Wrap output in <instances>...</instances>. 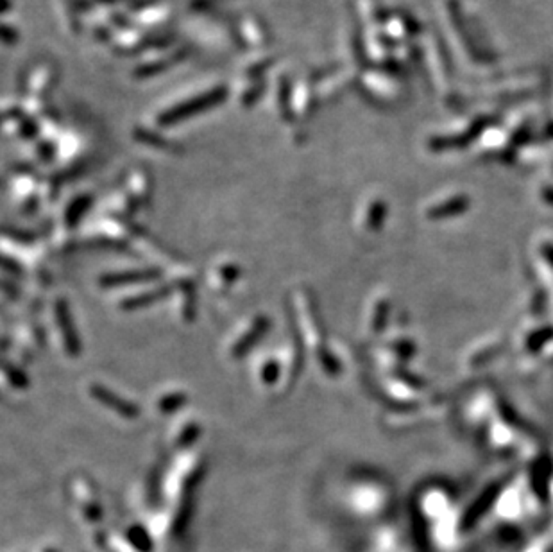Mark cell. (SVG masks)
<instances>
[{"label":"cell","instance_id":"6da1fadb","mask_svg":"<svg viewBox=\"0 0 553 552\" xmlns=\"http://www.w3.org/2000/svg\"><path fill=\"white\" fill-rule=\"evenodd\" d=\"M90 393L91 397L95 398L99 404H104L108 409H111V411L117 412L122 418H136L138 416V407L135 404L124 400L122 397H118V395L111 393L104 386H100V384H93L90 388Z\"/></svg>","mask_w":553,"mask_h":552},{"label":"cell","instance_id":"7a4b0ae2","mask_svg":"<svg viewBox=\"0 0 553 552\" xmlns=\"http://www.w3.org/2000/svg\"><path fill=\"white\" fill-rule=\"evenodd\" d=\"M267 327H269V321L265 320V318H262V316L254 318V320L251 321L249 327H247L245 330H242V332L238 333V338L232 342V346H229V353H232V357H235L236 359V357L244 355L245 351L249 350L254 342L262 338V333L267 330Z\"/></svg>","mask_w":553,"mask_h":552},{"label":"cell","instance_id":"3957f363","mask_svg":"<svg viewBox=\"0 0 553 552\" xmlns=\"http://www.w3.org/2000/svg\"><path fill=\"white\" fill-rule=\"evenodd\" d=\"M56 321H58V327L61 330V342H63V348L67 351L68 355H76L79 351V342L78 338H76V330H74V324L68 318V311L67 307L63 303H56Z\"/></svg>","mask_w":553,"mask_h":552},{"label":"cell","instance_id":"277c9868","mask_svg":"<svg viewBox=\"0 0 553 552\" xmlns=\"http://www.w3.org/2000/svg\"><path fill=\"white\" fill-rule=\"evenodd\" d=\"M155 271H124V273H115L109 274L102 280L104 285H126V283H135V282H146L155 276Z\"/></svg>","mask_w":553,"mask_h":552},{"label":"cell","instance_id":"5b68a950","mask_svg":"<svg viewBox=\"0 0 553 552\" xmlns=\"http://www.w3.org/2000/svg\"><path fill=\"white\" fill-rule=\"evenodd\" d=\"M188 400L186 395L179 391H172V393H165L161 397L156 400V409H159L161 412H172L174 409H177L179 406H183L185 401Z\"/></svg>","mask_w":553,"mask_h":552},{"label":"cell","instance_id":"8992f818","mask_svg":"<svg viewBox=\"0 0 553 552\" xmlns=\"http://www.w3.org/2000/svg\"><path fill=\"white\" fill-rule=\"evenodd\" d=\"M236 274H238V267L233 262H229V264L217 267V271L214 273V280L218 287H227V285H232L235 282Z\"/></svg>","mask_w":553,"mask_h":552},{"label":"cell","instance_id":"52a82bcc","mask_svg":"<svg viewBox=\"0 0 553 552\" xmlns=\"http://www.w3.org/2000/svg\"><path fill=\"white\" fill-rule=\"evenodd\" d=\"M280 371H282V366L278 364L274 359H267V361L263 362L262 368H260V377H262V382L267 384V386H271L272 382H276L278 380V375H280Z\"/></svg>","mask_w":553,"mask_h":552}]
</instances>
